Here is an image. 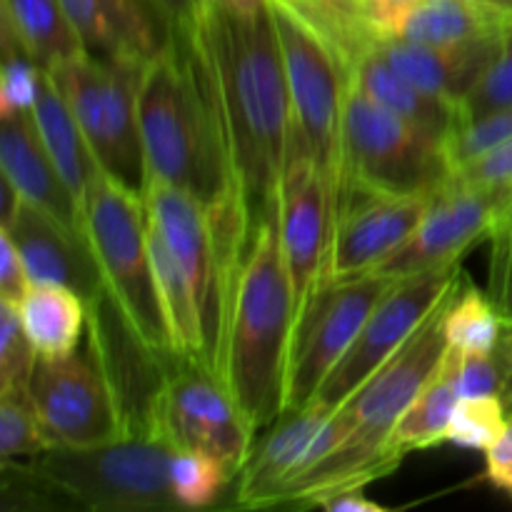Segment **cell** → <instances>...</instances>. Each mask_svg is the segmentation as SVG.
<instances>
[{
  "label": "cell",
  "mask_w": 512,
  "mask_h": 512,
  "mask_svg": "<svg viewBox=\"0 0 512 512\" xmlns=\"http://www.w3.org/2000/svg\"><path fill=\"white\" fill-rule=\"evenodd\" d=\"M180 30L208 80L235 188L255 238L265 220L278 218L293 128L273 8L248 18L205 0L195 23Z\"/></svg>",
  "instance_id": "1"
},
{
  "label": "cell",
  "mask_w": 512,
  "mask_h": 512,
  "mask_svg": "<svg viewBox=\"0 0 512 512\" xmlns=\"http://www.w3.org/2000/svg\"><path fill=\"white\" fill-rule=\"evenodd\" d=\"M138 120L148 178L195 195L213 225L250 235L208 80L180 28L140 70Z\"/></svg>",
  "instance_id": "2"
},
{
  "label": "cell",
  "mask_w": 512,
  "mask_h": 512,
  "mask_svg": "<svg viewBox=\"0 0 512 512\" xmlns=\"http://www.w3.org/2000/svg\"><path fill=\"white\" fill-rule=\"evenodd\" d=\"M293 288L280 248L278 218L265 220L250 243L223 345L220 378L255 433L285 413Z\"/></svg>",
  "instance_id": "3"
},
{
  "label": "cell",
  "mask_w": 512,
  "mask_h": 512,
  "mask_svg": "<svg viewBox=\"0 0 512 512\" xmlns=\"http://www.w3.org/2000/svg\"><path fill=\"white\" fill-rule=\"evenodd\" d=\"M175 448L158 433H135L93 448H48L3 463V493H23L35 508L75 505L98 512L178 508L170 483Z\"/></svg>",
  "instance_id": "4"
},
{
  "label": "cell",
  "mask_w": 512,
  "mask_h": 512,
  "mask_svg": "<svg viewBox=\"0 0 512 512\" xmlns=\"http://www.w3.org/2000/svg\"><path fill=\"white\" fill-rule=\"evenodd\" d=\"M80 233L93 250L105 293L135 343L163 370L180 360L150 260L145 195L133 193L100 170L80 205Z\"/></svg>",
  "instance_id": "5"
},
{
  "label": "cell",
  "mask_w": 512,
  "mask_h": 512,
  "mask_svg": "<svg viewBox=\"0 0 512 512\" xmlns=\"http://www.w3.org/2000/svg\"><path fill=\"white\" fill-rule=\"evenodd\" d=\"M448 178L438 138L345 83L335 195L345 188L438 193Z\"/></svg>",
  "instance_id": "6"
},
{
  "label": "cell",
  "mask_w": 512,
  "mask_h": 512,
  "mask_svg": "<svg viewBox=\"0 0 512 512\" xmlns=\"http://www.w3.org/2000/svg\"><path fill=\"white\" fill-rule=\"evenodd\" d=\"M28 398L50 448H93L130 435L108 348L93 318L83 353L75 350L65 358H38Z\"/></svg>",
  "instance_id": "7"
},
{
  "label": "cell",
  "mask_w": 512,
  "mask_h": 512,
  "mask_svg": "<svg viewBox=\"0 0 512 512\" xmlns=\"http://www.w3.org/2000/svg\"><path fill=\"white\" fill-rule=\"evenodd\" d=\"M138 65L108 63L83 50L48 70L68 100L100 170L145 195L148 163L138 120Z\"/></svg>",
  "instance_id": "8"
},
{
  "label": "cell",
  "mask_w": 512,
  "mask_h": 512,
  "mask_svg": "<svg viewBox=\"0 0 512 512\" xmlns=\"http://www.w3.org/2000/svg\"><path fill=\"white\" fill-rule=\"evenodd\" d=\"M148 433L175 450H203L228 468L233 480L255 448V428L218 373L200 363L175 360L163 370L150 405Z\"/></svg>",
  "instance_id": "9"
},
{
  "label": "cell",
  "mask_w": 512,
  "mask_h": 512,
  "mask_svg": "<svg viewBox=\"0 0 512 512\" xmlns=\"http://www.w3.org/2000/svg\"><path fill=\"white\" fill-rule=\"evenodd\" d=\"M270 8H273L280 50H283L293 135L300 148L323 170L335 195L345 98L343 68L333 50L288 5L270 0Z\"/></svg>",
  "instance_id": "10"
},
{
  "label": "cell",
  "mask_w": 512,
  "mask_h": 512,
  "mask_svg": "<svg viewBox=\"0 0 512 512\" xmlns=\"http://www.w3.org/2000/svg\"><path fill=\"white\" fill-rule=\"evenodd\" d=\"M398 278L380 273L330 280L298 315L290 343L285 410L313 403L315 393L363 330L378 300Z\"/></svg>",
  "instance_id": "11"
},
{
  "label": "cell",
  "mask_w": 512,
  "mask_h": 512,
  "mask_svg": "<svg viewBox=\"0 0 512 512\" xmlns=\"http://www.w3.org/2000/svg\"><path fill=\"white\" fill-rule=\"evenodd\" d=\"M278 235L293 288V325L328 283L333 243V185L300 148L290 128L288 160L278 200Z\"/></svg>",
  "instance_id": "12"
},
{
  "label": "cell",
  "mask_w": 512,
  "mask_h": 512,
  "mask_svg": "<svg viewBox=\"0 0 512 512\" xmlns=\"http://www.w3.org/2000/svg\"><path fill=\"white\" fill-rule=\"evenodd\" d=\"M512 208V190L500 185L468 183L450 175L435 193L428 213L408 240L375 273L405 278L425 270L458 265L465 250L490 240L495 225Z\"/></svg>",
  "instance_id": "13"
},
{
  "label": "cell",
  "mask_w": 512,
  "mask_h": 512,
  "mask_svg": "<svg viewBox=\"0 0 512 512\" xmlns=\"http://www.w3.org/2000/svg\"><path fill=\"white\" fill-rule=\"evenodd\" d=\"M460 273L463 270L458 263L395 280L365 320L348 353L320 385L313 403L340 408L418 330L440 298L458 283Z\"/></svg>",
  "instance_id": "14"
},
{
  "label": "cell",
  "mask_w": 512,
  "mask_h": 512,
  "mask_svg": "<svg viewBox=\"0 0 512 512\" xmlns=\"http://www.w3.org/2000/svg\"><path fill=\"white\" fill-rule=\"evenodd\" d=\"M145 205L165 245L175 255L183 273L188 275L190 288L198 300L200 323H203L205 368L220 375L225 343V300L208 208L188 190L155 178H148Z\"/></svg>",
  "instance_id": "15"
},
{
  "label": "cell",
  "mask_w": 512,
  "mask_h": 512,
  "mask_svg": "<svg viewBox=\"0 0 512 512\" xmlns=\"http://www.w3.org/2000/svg\"><path fill=\"white\" fill-rule=\"evenodd\" d=\"M275 423L235 478V505L240 508H275L290 483L328 458L350 435L348 415L320 403L285 410Z\"/></svg>",
  "instance_id": "16"
},
{
  "label": "cell",
  "mask_w": 512,
  "mask_h": 512,
  "mask_svg": "<svg viewBox=\"0 0 512 512\" xmlns=\"http://www.w3.org/2000/svg\"><path fill=\"white\" fill-rule=\"evenodd\" d=\"M435 193H383L345 188L333 200L330 280L375 273L413 235Z\"/></svg>",
  "instance_id": "17"
},
{
  "label": "cell",
  "mask_w": 512,
  "mask_h": 512,
  "mask_svg": "<svg viewBox=\"0 0 512 512\" xmlns=\"http://www.w3.org/2000/svg\"><path fill=\"white\" fill-rule=\"evenodd\" d=\"M83 50L143 68L173 43L178 25L158 0H60Z\"/></svg>",
  "instance_id": "18"
},
{
  "label": "cell",
  "mask_w": 512,
  "mask_h": 512,
  "mask_svg": "<svg viewBox=\"0 0 512 512\" xmlns=\"http://www.w3.org/2000/svg\"><path fill=\"white\" fill-rule=\"evenodd\" d=\"M3 228L18 245L30 285H68L88 303L105 293L103 275L80 230L68 228L28 200L15 198L3 215Z\"/></svg>",
  "instance_id": "19"
},
{
  "label": "cell",
  "mask_w": 512,
  "mask_h": 512,
  "mask_svg": "<svg viewBox=\"0 0 512 512\" xmlns=\"http://www.w3.org/2000/svg\"><path fill=\"white\" fill-rule=\"evenodd\" d=\"M500 43L503 40L435 45L405 38H383L378 40L375 50L405 80L460 108L465 95L493 63Z\"/></svg>",
  "instance_id": "20"
},
{
  "label": "cell",
  "mask_w": 512,
  "mask_h": 512,
  "mask_svg": "<svg viewBox=\"0 0 512 512\" xmlns=\"http://www.w3.org/2000/svg\"><path fill=\"white\" fill-rule=\"evenodd\" d=\"M0 165H3V180H8L18 198L45 210L68 228L80 230L78 203L50 160L30 113L3 118Z\"/></svg>",
  "instance_id": "21"
},
{
  "label": "cell",
  "mask_w": 512,
  "mask_h": 512,
  "mask_svg": "<svg viewBox=\"0 0 512 512\" xmlns=\"http://www.w3.org/2000/svg\"><path fill=\"white\" fill-rule=\"evenodd\" d=\"M30 115H33L35 128H38V135L43 140L45 150H48L50 160L55 163L70 193H73L80 213V205H83L90 185L98 178L100 165L95 160L93 150H90L88 140H85L83 130H80L78 120H75L73 110H70L68 100L60 93L48 70H40L38 98H35Z\"/></svg>",
  "instance_id": "22"
},
{
  "label": "cell",
  "mask_w": 512,
  "mask_h": 512,
  "mask_svg": "<svg viewBox=\"0 0 512 512\" xmlns=\"http://www.w3.org/2000/svg\"><path fill=\"white\" fill-rule=\"evenodd\" d=\"M345 83L355 85V88L363 90L365 95L378 100L380 105H385V108L395 110L398 115L408 118L410 123L418 125L420 130H425L428 135L438 138L440 145H443L445 135H448L460 120V110L455 108L453 103L438 98V95L425 93L418 85L405 80L388 60L380 58L375 48L368 50V53L348 70Z\"/></svg>",
  "instance_id": "23"
},
{
  "label": "cell",
  "mask_w": 512,
  "mask_h": 512,
  "mask_svg": "<svg viewBox=\"0 0 512 512\" xmlns=\"http://www.w3.org/2000/svg\"><path fill=\"white\" fill-rule=\"evenodd\" d=\"M512 33V13L475 0H418L400 20L393 38L415 43H480Z\"/></svg>",
  "instance_id": "24"
},
{
  "label": "cell",
  "mask_w": 512,
  "mask_h": 512,
  "mask_svg": "<svg viewBox=\"0 0 512 512\" xmlns=\"http://www.w3.org/2000/svg\"><path fill=\"white\" fill-rule=\"evenodd\" d=\"M18 310L25 335L45 360L75 353L90 325V303L68 285H30Z\"/></svg>",
  "instance_id": "25"
},
{
  "label": "cell",
  "mask_w": 512,
  "mask_h": 512,
  "mask_svg": "<svg viewBox=\"0 0 512 512\" xmlns=\"http://www.w3.org/2000/svg\"><path fill=\"white\" fill-rule=\"evenodd\" d=\"M3 38L13 40L38 68L53 70L83 53L60 0H0Z\"/></svg>",
  "instance_id": "26"
},
{
  "label": "cell",
  "mask_w": 512,
  "mask_h": 512,
  "mask_svg": "<svg viewBox=\"0 0 512 512\" xmlns=\"http://www.w3.org/2000/svg\"><path fill=\"white\" fill-rule=\"evenodd\" d=\"M458 400L460 395L455 390L453 375H450L443 355L433 378L420 388V393L410 400V405L395 423L388 440L390 448L398 450L400 455H410L418 450L435 448L438 443L448 440V428Z\"/></svg>",
  "instance_id": "27"
},
{
  "label": "cell",
  "mask_w": 512,
  "mask_h": 512,
  "mask_svg": "<svg viewBox=\"0 0 512 512\" xmlns=\"http://www.w3.org/2000/svg\"><path fill=\"white\" fill-rule=\"evenodd\" d=\"M505 333V318L493 298L480 293L463 273L445 313V338L460 353H490Z\"/></svg>",
  "instance_id": "28"
},
{
  "label": "cell",
  "mask_w": 512,
  "mask_h": 512,
  "mask_svg": "<svg viewBox=\"0 0 512 512\" xmlns=\"http://www.w3.org/2000/svg\"><path fill=\"white\" fill-rule=\"evenodd\" d=\"M230 480H233V475L228 473V468L215 455L188 448H180L173 453L170 483H173L178 508H208L220 498V493H223Z\"/></svg>",
  "instance_id": "29"
},
{
  "label": "cell",
  "mask_w": 512,
  "mask_h": 512,
  "mask_svg": "<svg viewBox=\"0 0 512 512\" xmlns=\"http://www.w3.org/2000/svg\"><path fill=\"white\" fill-rule=\"evenodd\" d=\"M510 423V410L498 395L460 398L448 428L450 443L465 450H490Z\"/></svg>",
  "instance_id": "30"
},
{
  "label": "cell",
  "mask_w": 512,
  "mask_h": 512,
  "mask_svg": "<svg viewBox=\"0 0 512 512\" xmlns=\"http://www.w3.org/2000/svg\"><path fill=\"white\" fill-rule=\"evenodd\" d=\"M50 440L28 393H0V460L18 463L45 453Z\"/></svg>",
  "instance_id": "31"
},
{
  "label": "cell",
  "mask_w": 512,
  "mask_h": 512,
  "mask_svg": "<svg viewBox=\"0 0 512 512\" xmlns=\"http://www.w3.org/2000/svg\"><path fill=\"white\" fill-rule=\"evenodd\" d=\"M38 353L28 340L18 305L0 300V393H28Z\"/></svg>",
  "instance_id": "32"
},
{
  "label": "cell",
  "mask_w": 512,
  "mask_h": 512,
  "mask_svg": "<svg viewBox=\"0 0 512 512\" xmlns=\"http://www.w3.org/2000/svg\"><path fill=\"white\" fill-rule=\"evenodd\" d=\"M512 105V33L503 38L498 53H495L493 63L488 65L478 83L473 85L468 95L460 103V120L458 123H468V120L483 118V115L495 113V110L510 108Z\"/></svg>",
  "instance_id": "33"
},
{
  "label": "cell",
  "mask_w": 512,
  "mask_h": 512,
  "mask_svg": "<svg viewBox=\"0 0 512 512\" xmlns=\"http://www.w3.org/2000/svg\"><path fill=\"white\" fill-rule=\"evenodd\" d=\"M3 70H0V118L30 113L38 98L40 70L13 40L3 38Z\"/></svg>",
  "instance_id": "34"
},
{
  "label": "cell",
  "mask_w": 512,
  "mask_h": 512,
  "mask_svg": "<svg viewBox=\"0 0 512 512\" xmlns=\"http://www.w3.org/2000/svg\"><path fill=\"white\" fill-rule=\"evenodd\" d=\"M453 178L468 180V183L500 185V188L512 190V138L508 143L498 145L495 150L485 153L483 158L473 160L465 168L450 173Z\"/></svg>",
  "instance_id": "35"
},
{
  "label": "cell",
  "mask_w": 512,
  "mask_h": 512,
  "mask_svg": "<svg viewBox=\"0 0 512 512\" xmlns=\"http://www.w3.org/2000/svg\"><path fill=\"white\" fill-rule=\"evenodd\" d=\"M28 290L30 278L28 273H25L18 245L10 238L8 230L0 228V300H3V303H13L20 308V303H23Z\"/></svg>",
  "instance_id": "36"
},
{
  "label": "cell",
  "mask_w": 512,
  "mask_h": 512,
  "mask_svg": "<svg viewBox=\"0 0 512 512\" xmlns=\"http://www.w3.org/2000/svg\"><path fill=\"white\" fill-rule=\"evenodd\" d=\"M485 478L512 500V418L498 443L485 450Z\"/></svg>",
  "instance_id": "37"
},
{
  "label": "cell",
  "mask_w": 512,
  "mask_h": 512,
  "mask_svg": "<svg viewBox=\"0 0 512 512\" xmlns=\"http://www.w3.org/2000/svg\"><path fill=\"white\" fill-rule=\"evenodd\" d=\"M415 3H418V0H360L365 18H368L370 28H373V33L378 35L380 40L393 38L400 20L405 18V13H408Z\"/></svg>",
  "instance_id": "38"
},
{
  "label": "cell",
  "mask_w": 512,
  "mask_h": 512,
  "mask_svg": "<svg viewBox=\"0 0 512 512\" xmlns=\"http://www.w3.org/2000/svg\"><path fill=\"white\" fill-rule=\"evenodd\" d=\"M318 508L328 510V512H390L393 508L388 505H380L375 500L365 498L363 488H353V490H343L338 495H330V498L320 500Z\"/></svg>",
  "instance_id": "39"
},
{
  "label": "cell",
  "mask_w": 512,
  "mask_h": 512,
  "mask_svg": "<svg viewBox=\"0 0 512 512\" xmlns=\"http://www.w3.org/2000/svg\"><path fill=\"white\" fill-rule=\"evenodd\" d=\"M178 28H188L203 10L205 0H158Z\"/></svg>",
  "instance_id": "40"
},
{
  "label": "cell",
  "mask_w": 512,
  "mask_h": 512,
  "mask_svg": "<svg viewBox=\"0 0 512 512\" xmlns=\"http://www.w3.org/2000/svg\"><path fill=\"white\" fill-rule=\"evenodd\" d=\"M218 5L228 8L230 13H238V15H263L270 10V0H215Z\"/></svg>",
  "instance_id": "41"
},
{
  "label": "cell",
  "mask_w": 512,
  "mask_h": 512,
  "mask_svg": "<svg viewBox=\"0 0 512 512\" xmlns=\"http://www.w3.org/2000/svg\"><path fill=\"white\" fill-rule=\"evenodd\" d=\"M475 3H483V5H490V8H500L512 13V0H475Z\"/></svg>",
  "instance_id": "42"
}]
</instances>
